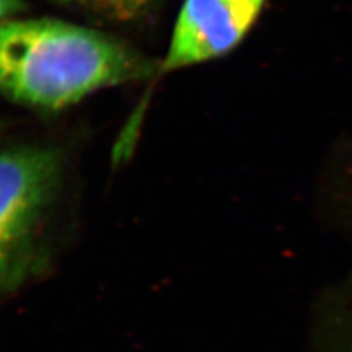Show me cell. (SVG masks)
Returning a JSON list of instances; mask_svg holds the SVG:
<instances>
[{"label":"cell","mask_w":352,"mask_h":352,"mask_svg":"<svg viewBox=\"0 0 352 352\" xmlns=\"http://www.w3.org/2000/svg\"><path fill=\"white\" fill-rule=\"evenodd\" d=\"M151 71L102 32L58 19L0 22V93L19 103L60 109Z\"/></svg>","instance_id":"1"},{"label":"cell","mask_w":352,"mask_h":352,"mask_svg":"<svg viewBox=\"0 0 352 352\" xmlns=\"http://www.w3.org/2000/svg\"><path fill=\"white\" fill-rule=\"evenodd\" d=\"M25 8L22 0H0V22L12 16Z\"/></svg>","instance_id":"5"},{"label":"cell","mask_w":352,"mask_h":352,"mask_svg":"<svg viewBox=\"0 0 352 352\" xmlns=\"http://www.w3.org/2000/svg\"><path fill=\"white\" fill-rule=\"evenodd\" d=\"M58 173L56 154L47 150L0 153V291L12 286L24 272Z\"/></svg>","instance_id":"2"},{"label":"cell","mask_w":352,"mask_h":352,"mask_svg":"<svg viewBox=\"0 0 352 352\" xmlns=\"http://www.w3.org/2000/svg\"><path fill=\"white\" fill-rule=\"evenodd\" d=\"M62 2L81 5L118 18H129L141 12V9H144L150 0H62Z\"/></svg>","instance_id":"4"},{"label":"cell","mask_w":352,"mask_h":352,"mask_svg":"<svg viewBox=\"0 0 352 352\" xmlns=\"http://www.w3.org/2000/svg\"><path fill=\"white\" fill-rule=\"evenodd\" d=\"M264 2L185 0L162 69H179L232 50L254 24Z\"/></svg>","instance_id":"3"}]
</instances>
